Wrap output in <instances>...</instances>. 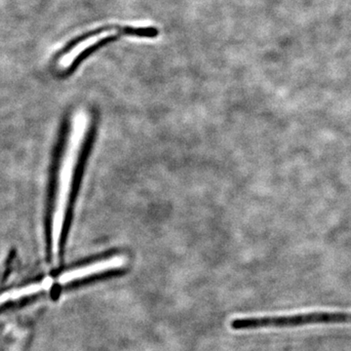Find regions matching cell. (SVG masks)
Masks as SVG:
<instances>
[{"mask_svg": "<svg viewBox=\"0 0 351 351\" xmlns=\"http://www.w3.org/2000/svg\"><path fill=\"white\" fill-rule=\"evenodd\" d=\"M89 125V113L85 110H77L73 115L71 132L58 175L56 199L51 223V247L54 258H57L59 254L73 177Z\"/></svg>", "mask_w": 351, "mask_h": 351, "instance_id": "cell-1", "label": "cell"}, {"mask_svg": "<svg viewBox=\"0 0 351 351\" xmlns=\"http://www.w3.org/2000/svg\"><path fill=\"white\" fill-rule=\"evenodd\" d=\"M323 324H351V313H311L294 315L237 318L232 321L230 326L237 331H247L265 328H294Z\"/></svg>", "mask_w": 351, "mask_h": 351, "instance_id": "cell-2", "label": "cell"}, {"mask_svg": "<svg viewBox=\"0 0 351 351\" xmlns=\"http://www.w3.org/2000/svg\"><path fill=\"white\" fill-rule=\"evenodd\" d=\"M128 263V258L124 255L113 256L112 258H105V260L98 261L85 265V267H78L69 271L64 272L59 277V283L62 285L73 282V281L80 280V279L87 278V277L96 276L101 272L110 271V270L119 269L125 267Z\"/></svg>", "mask_w": 351, "mask_h": 351, "instance_id": "cell-3", "label": "cell"}, {"mask_svg": "<svg viewBox=\"0 0 351 351\" xmlns=\"http://www.w3.org/2000/svg\"><path fill=\"white\" fill-rule=\"evenodd\" d=\"M52 284V279L46 278L41 283L29 284V285L25 286V287L7 291L1 295V304H5L7 302L18 301V300L23 299V298L38 294V293L43 292V291L49 290Z\"/></svg>", "mask_w": 351, "mask_h": 351, "instance_id": "cell-4", "label": "cell"}]
</instances>
